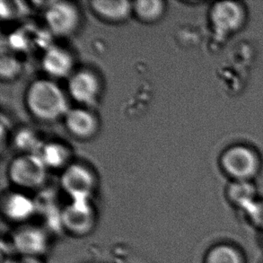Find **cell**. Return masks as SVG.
Listing matches in <instances>:
<instances>
[{
	"mask_svg": "<svg viewBox=\"0 0 263 263\" xmlns=\"http://www.w3.org/2000/svg\"><path fill=\"white\" fill-rule=\"evenodd\" d=\"M202 263H247V259L240 246L234 242H219L206 250Z\"/></svg>",
	"mask_w": 263,
	"mask_h": 263,
	"instance_id": "14",
	"label": "cell"
},
{
	"mask_svg": "<svg viewBox=\"0 0 263 263\" xmlns=\"http://www.w3.org/2000/svg\"><path fill=\"white\" fill-rule=\"evenodd\" d=\"M39 156L47 167L59 168L67 163L69 152L61 144L50 143L43 146Z\"/></svg>",
	"mask_w": 263,
	"mask_h": 263,
	"instance_id": "17",
	"label": "cell"
},
{
	"mask_svg": "<svg viewBox=\"0 0 263 263\" xmlns=\"http://www.w3.org/2000/svg\"><path fill=\"white\" fill-rule=\"evenodd\" d=\"M90 5L96 15L110 23L124 21L132 11V3L127 0H92Z\"/></svg>",
	"mask_w": 263,
	"mask_h": 263,
	"instance_id": "13",
	"label": "cell"
},
{
	"mask_svg": "<svg viewBox=\"0 0 263 263\" xmlns=\"http://www.w3.org/2000/svg\"><path fill=\"white\" fill-rule=\"evenodd\" d=\"M61 187L72 201H91L96 190V178L81 164H73L61 176Z\"/></svg>",
	"mask_w": 263,
	"mask_h": 263,
	"instance_id": "7",
	"label": "cell"
},
{
	"mask_svg": "<svg viewBox=\"0 0 263 263\" xmlns=\"http://www.w3.org/2000/svg\"><path fill=\"white\" fill-rule=\"evenodd\" d=\"M15 144L19 148L30 154H33V150L36 149L39 145V140L32 132L28 129H24L19 132L15 137Z\"/></svg>",
	"mask_w": 263,
	"mask_h": 263,
	"instance_id": "18",
	"label": "cell"
},
{
	"mask_svg": "<svg viewBox=\"0 0 263 263\" xmlns=\"http://www.w3.org/2000/svg\"><path fill=\"white\" fill-rule=\"evenodd\" d=\"M210 20L217 35H232L245 25L246 8L242 4L234 1L215 3L210 9Z\"/></svg>",
	"mask_w": 263,
	"mask_h": 263,
	"instance_id": "6",
	"label": "cell"
},
{
	"mask_svg": "<svg viewBox=\"0 0 263 263\" xmlns=\"http://www.w3.org/2000/svg\"><path fill=\"white\" fill-rule=\"evenodd\" d=\"M20 68V63L14 58L7 56L1 59L0 72L3 79H13L19 73Z\"/></svg>",
	"mask_w": 263,
	"mask_h": 263,
	"instance_id": "19",
	"label": "cell"
},
{
	"mask_svg": "<svg viewBox=\"0 0 263 263\" xmlns=\"http://www.w3.org/2000/svg\"><path fill=\"white\" fill-rule=\"evenodd\" d=\"M60 224L67 235L83 238L91 235L97 224V214L91 201H72L61 210Z\"/></svg>",
	"mask_w": 263,
	"mask_h": 263,
	"instance_id": "3",
	"label": "cell"
},
{
	"mask_svg": "<svg viewBox=\"0 0 263 263\" xmlns=\"http://www.w3.org/2000/svg\"><path fill=\"white\" fill-rule=\"evenodd\" d=\"M100 81L93 72L86 69L73 73L68 80V92L76 102L91 106L99 96Z\"/></svg>",
	"mask_w": 263,
	"mask_h": 263,
	"instance_id": "9",
	"label": "cell"
},
{
	"mask_svg": "<svg viewBox=\"0 0 263 263\" xmlns=\"http://www.w3.org/2000/svg\"><path fill=\"white\" fill-rule=\"evenodd\" d=\"M132 11L144 23H154L163 16L164 3L161 0H139L132 3Z\"/></svg>",
	"mask_w": 263,
	"mask_h": 263,
	"instance_id": "16",
	"label": "cell"
},
{
	"mask_svg": "<svg viewBox=\"0 0 263 263\" xmlns=\"http://www.w3.org/2000/svg\"><path fill=\"white\" fill-rule=\"evenodd\" d=\"M43 68L54 78H65L71 74L73 59L63 48L52 46L43 54Z\"/></svg>",
	"mask_w": 263,
	"mask_h": 263,
	"instance_id": "12",
	"label": "cell"
},
{
	"mask_svg": "<svg viewBox=\"0 0 263 263\" xmlns=\"http://www.w3.org/2000/svg\"><path fill=\"white\" fill-rule=\"evenodd\" d=\"M221 167L228 177L235 181H251L260 170L259 155L249 146L237 145L222 154Z\"/></svg>",
	"mask_w": 263,
	"mask_h": 263,
	"instance_id": "2",
	"label": "cell"
},
{
	"mask_svg": "<svg viewBox=\"0 0 263 263\" xmlns=\"http://www.w3.org/2000/svg\"><path fill=\"white\" fill-rule=\"evenodd\" d=\"M25 102L29 111L43 121H54L65 117L70 110L61 87L48 79L32 82L26 91Z\"/></svg>",
	"mask_w": 263,
	"mask_h": 263,
	"instance_id": "1",
	"label": "cell"
},
{
	"mask_svg": "<svg viewBox=\"0 0 263 263\" xmlns=\"http://www.w3.org/2000/svg\"><path fill=\"white\" fill-rule=\"evenodd\" d=\"M260 232H261V241H262L263 242V228L260 230Z\"/></svg>",
	"mask_w": 263,
	"mask_h": 263,
	"instance_id": "21",
	"label": "cell"
},
{
	"mask_svg": "<svg viewBox=\"0 0 263 263\" xmlns=\"http://www.w3.org/2000/svg\"><path fill=\"white\" fill-rule=\"evenodd\" d=\"M45 21L50 31L57 35L70 34L79 25L78 7L68 1L50 2L45 10Z\"/></svg>",
	"mask_w": 263,
	"mask_h": 263,
	"instance_id": "8",
	"label": "cell"
},
{
	"mask_svg": "<svg viewBox=\"0 0 263 263\" xmlns=\"http://www.w3.org/2000/svg\"><path fill=\"white\" fill-rule=\"evenodd\" d=\"M36 203L28 196L12 192L4 196L1 202L3 217L18 226L27 224L36 213Z\"/></svg>",
	"mask_w": 263,
	"mask_h": 263,
	"instance_id": "10",
	"label": "cell"
},
{
	"mask_svg": "<svg viewBox=\"0 0 263 263\" xmlns=\"http://www.w3.org/2000/svg\"><path fill=\"white\" fill-rule=\"evenodd\" d=\"M11 245L19 256L42 259L50 249V238L44 228L27 223L14 230Z\"/></svg>",
	"mask_w": 263,
	"mask_h": 263,
	"instance_id": "5",
	"label": "cell"
},
{
	"mask_svg": "<svg viewBox=\"0 0 263 263\" xmlns=\"http://www.w3.org/2000/svg\"><path fill=\"white\" fill-rule=\"evenodd\" d=\"M65 125L68 132L79 139H87L96 135L98 130V121L96 116L83 108H76L65 116Z\"/></svg>",
	"mask_w": 263,
	"mask_h": 263,
	"instance_id": "11",
	"label": "cell"
},
{
	"mask_svg": "<svg viewBox=\"0 0 263 263\" xmlns=\"http://www.w3.org/2000/svg\"><path fill=\"white\" fill-rule=\"evenodd\" d=\"M8 176L19 188L34 190L41 187L46 180L47 166L39 155L24 154L11 162Z\"/></svg>",
	"mask_w": 263,
	"mask_h": 263,
	"instance_id": "4",
	"label": "cell"
},
{
	"mask_svg": "<svg viewBox=\"0 0 263 263\" xmlns=\"http://www.w3.org/2000/svg\"><path fill=\"white\" fill-rule=\"evenodd\" d=\"M228 200L238 210H246L255 201V191L251 181H235L228 192Z\"/></svg>",
	"mask_w": 263,
	"mask_h": 263,
	"instance_id": "15",
	"label": "cell"
},
{
	"mask_svg": "<svg viewBox=\"0 0 263 263\" xmlns=\"http://www.w3.org/2000/svg\"><path fill=\"white\" fill-rule=\"evenodd\" d=\"M39 258H29L19 256V258H7L3 263H42Z\"/></svg>",
	"mask_w": 263,
	"mask_h": 263,
	"instance_id": "20",
	"label": "cell"
}]
</instances>
